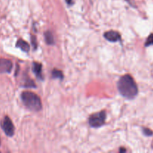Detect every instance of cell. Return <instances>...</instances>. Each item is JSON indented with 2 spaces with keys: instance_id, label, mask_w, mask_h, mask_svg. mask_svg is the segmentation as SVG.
Segmentation results:
<instances>
[{
  "instance_id": "9a60e30c",
  "label": "cell",
  "mask_w": 153,
  "mask_h": 153,
  "mask_svg": "<svg viewBox=\"0 0 153 153\" xmlns=\"http://www.w3.org/2000/svg\"><path fill=\"white\" fill-rule=\"evenodd\" d=\"M0 145H1V140H0Z\"/></svg>"
},
{
  "instance_id": "5b68a950",
  "label": "cell",
  "mask_w": 153,
  "mask_h": 153,
  "mask_svg": "<svg viewBox=\"0 0 153 153\" xmlns=\"http://www.w3.org/2000/svg\"><path fill=\"white\" fill-rule=\"evenodd\" d=\"M13 67V64L10 60L0 58V73H10Z\"/></svg>"
},
{
  "instance_id": "8fae6325",
  "label": "cell",
  "mask_w": 153,
  "mask_h": 153,
  "mask_svg": "<svg viewBox=\"0 0 153 153\" xmlns=\"http://www.w3.org/2000/svg\"><path fill=\"white\" fill-rule=\"evenodd\" d=\"M153 45V34H151L149 37H147V40H146V43H145V46H149Z\"/></svg>"
},
{
  "instance_id": "52a82bcc",
  "label": "cell",
  "mask_w": 153,
  "mask_h": 153,
  "mask_svg": "<svg viewBox=\"0 0 153 153\" xmlns=\"http://www.w3.org/2000/svg\"><path fill=\"white\" fill-rule=\"evenodd\" d=\"M16 47L19 48V49H21V50H22L23 52H28L29 51V45H28V43H27V42H25V40H22V39H19V40H18V41L16 42Z\"/></svg>"
},
{
  "instance_id": "9c48e42d",
  "label": "cell",
  "mask_w": 153,
  "mask_h": 153,
  "mask_svg": "<svg viewBox=\"0 0 153 153\" xmlns=\"http://www.w3.org/2000/svg\"><path fill=\"white\" fill-rule=\"evenodd\" d=\"M45 39H46V41L48 44L51 45L54 43V37L50 31H46L45 33Z\"/></svg>"
},
{
  "instance_id": "277c9868",
  "label": "cell",
  "mask_w": 153,
  "mask_h": 153,
  "mask_svg": "<svg viewBox=\"0 0 153 153\" xmlns=\"http://www.w3.org/2000/svg\"><path fill=\"white\" fill-rule=\"evenodd\" d=\"M1 127L6 135L8 137H12L14 134V126L7 116L4 117L1 122Z\"/></svg>"
},
{
  "instance_id": "6da1fadb",
  "label": "cell",
  "mask_w": 153,
  "mask_h": 153,
  "mask_svg": "<svg viewBox=\"0 0 153 153\" xmlns=\"http://www.w3.org/2000/svg\"><path fill=\"white\" fill-rule=\"evenodd\" d=\"M117 88L121 95L128 99L134 98L138 93L137 85L130 75H125L120 79Z\"/></svg>"
},
{
  "instance_id": "ba28073f",
  "label": "cell",
  "mask_w": 153,
  "mask_h": 153,
  "mask_svg": "<svg viewBox=\"0 0 153 153\" xmlns=\"http://www.w3.org/2000/svg\"><path fill=\"white\" fill-rule=\"evenodd\" d=\"M33 72L35 73L36 76L41 79V73H42V65L39 63H34L33 64Z\"/></svg>"
},
{
  "instance_id": "7a4b0ae2",
  "label": "cell",
  "mask_w": 153,
  "mask_h": 153,
  "mask_svg": "<svg viewBox=\"0 0 153 153\" xmlns=\"http://www.w3.org/2000/svg\"><path fill=\"white\" fill-rule=\"evenodd\" d=\"M21 99L25 107L33 111H39L42 108L40 98L36 94L30 91H25L21 94Z\"/></svg>"
},
{
  "instance_id": "30bf717a",
  "label": "cell",
  "mask_w": 153,
  "mask_h": 153,
  "mask_svg": "<svg viewBox=\"0 0 153 153\" xmlns=\"http://www.w3.org/2000/svg\"><path fill=\"white\" fill-rule=\"evenodd\" d=\"M52 77L55 79H63V73L61 70H54L52 73Z\"/></svg>"
},
{
  "instance_id": "5bb4252c",
  "label": "cell",
  "mask_w": 153,
  "mask_h": 153,
  "mask_svg": "<svg viewBox=\"0 0 153 153\" xmlns=\"http://www.w3.org/2000/svg\"><path fill=\"white\" fill-rule=\"evenodd\" d=\"M120 152H126V149H121L120 150Z\"/></svg>"
},
{
  "instance_id": "4fadbf2b",
  "label": "cell",
  "mask_w": 153,
  "mask_h": 153,
  "mask_svg": "<svg viewBox=\"0 0 153 153\" xmlns=\"http://www.w3.org/2000/svg\"><path fill=\"white\" fill-rule=\"evenodd\" d=\"M66 1L68 3V4H73V0H66Z\"/></svg>"
},
{
  "instance_id": "3957f363",
  "label": "cell",
  "mask_w": 153,
  "mask_h": 153,
  "mask_svg": "<svg viewBox=\"0 0 153 153\" xmlns=\"http://www.w3.org/2000/svg\"><path fill=\"white\" fill-rule=\"evenodd\" d=\"M106 114L105 111H100L91 115L89 118V124L91 126L98 128L105 123Z\"/></svg>"
},
{
  "instance_id": "8992f818",
  "label": "cell",
  "mask_w": 153,
  "mask_h": 153,
  "mask_svg": "<svg viewBox=\"0 0 153 153\" xmlns=\"http://www.w3.org/2000/svg\"><path fill=\"white\" fill-rule=\"evenodd\" d=\"M104 37L107 39L108 41L111 42H117L120 40L121 36L119 32L115 31H109L105 33Z\"/></svg>"
},
{
  "instance_id": "7c38bea8",
  "label": "cell",
  "mask_w": 153,
  "mask_h": 153,
  "mask_svg": "<svg viewBox=\"0 0 153 153\" xmlns=\"http://www.w3.org/2000/svg\"><path fill=\"white\" fill-rule=\"evenodd\" d=\"M143 133H144L145 135L146 136H152L153 134V131L151 129L147 128H143Z\"/></svg>"
}]
</instances>
